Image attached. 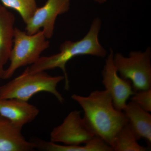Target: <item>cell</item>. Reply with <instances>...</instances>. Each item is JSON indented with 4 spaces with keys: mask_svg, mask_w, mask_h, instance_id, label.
Instances as JSON below:
<instances>
[{
    "mask_svg": "<svg viewBox=\"0 0 151 151\" xmlns=\"http://www.w3.org/2000/svg\"><path fill=\"white\" fill-rule=\"evenodd\" d=\"M71 97L83 109L89 129L112 148L116 134L128 120L123 111L115 108L110 94L105 90H95L86 97L73 94Z\"/></svg>",
    "mask_w": 151,
    "mask_h": 151,
    "instance_id": "cell-1",
    "label": "cell"
},
{
    "mask_svg": "<svg viewBox=\"0 0 151 151\" xmlns=\"http://www.w3.org/2000/svg\"><path fill=\"white\" fill-rule=\"evenodd\" d=\"M101 26V20L99 18H95L88 33L82 39L75 42H64L60 45L58 53L50 56H40L26 70L34 73L60 68L65 78V89L68 90L70 86L66 65L69 60L79 55H91L100 58L107 55V52L100 44L98 38Z\"/></svg>",
    "mask_w": 151,
    "mask_h": 151,
    "instance_id": "cell-2",
    "label": "cell"
},
{
    "mask_svg": "<svg viewBox=\"0 0 151 151\" xmlns=\"http://www.w3.org/2000/svg\"><path fill=\"white\" fill-rule=\"evenodd\" d=\"M64 76H52L45 71L30 73L25 70L16 78L0 86V98H16L28 101L41 92L50 93L61 104L64 99L58 91V85L64 80Z\"/></svg>",
    "mask_w": 151,
    "mask_h": 151,
    "instance_id": "cell-3",
    "label": "cell"
},
{
    "mask_svg": "<svg viewBox=\"0 0 151 151\" xmlns=\"http://www.w3.org/2000/svg\"><path fill=\"white\" fill-rule=\"evenodd\" d=\"M49 45V42L42 30L30 35L15 27L13 44L9 59L10 64L5 69L4 79L11 78L20 68L36 62Z\"/></svg>",
    "mask_w": 151,
    "mask_h": 151,
    "instance_id": "cell-4",
    "label": "cell"
},
{
    "mask_svg": "<svg viewBox=\"0 0 151 151\" xmlns=\"http://www.w3.org/2000/svg\"><path fill=\"white\" fill-rule=\"evenodd\" d=\"M151 50L132 51L129 56L117 53L113 56L114 65L122 78L129 80L135 92L151 88Z\"/></svg>",
    "mask_w": 151,
    "mask_h": 151,
    "instance_id": "cell-5",
    "label": "cell"
},
{
    "mask_svg": "<svg viewBox=\"0 0 151 151\" xmlns=\"http://www.w3.org/2000/svg\"><path fill=\"white\" fill-rule=\"evenodd\" d=\"M95 136L81 117L80 111H74L67 115L62 124L52 130L50 138L54 142L79 145L86 144Z\"/></svg>",
    "mask_w": 151,
    "mask_h": 151,
    "instance_id": "cell-6",
    "label": "cell"
},
{
    "mask_svg": "<svg viewBox=\"0 0 151 151\" xmlns=\"http://www.w3.org/2000/svg\"><path fill=\"white\" fill-rule=\"evenodd\" d=\"M114 51L110 48L102 74V83L112 98L114 107L123 111L130 97L135 93L129 80L122 78L118 74L113 62Z\"/></svg>",
    "mask_w": 151,
    "mask_h": 151,
    "instance_id": "cell-7",
    "label": "cell"
},
{
    "mask_svg": "<svg viewBox=\"0 0 151 151\" xmlns=\"http://www.w3.org/2000/svg\"><path fill=\"white\" fill-rule=\"evenodd\" d=\"M70 0H47L45 4L37 8L32 18L26 24V32L32 35L42 31L47 38H51L58 15L65 13L70 8Z\"/></svg>",
    "mask_w": 151,
    "mask_h": 151,
    "instance_id": "cell-8",
    "label": "cell"
},
{
    "mask_svg": "<svg viewBox=\"0 0 151 151\" xmlns=\"http://www.w3.org/2000/svg\"><path fill=\"white\" fill-rule=\"evenodd\" d=\"M39 113L35 105L16 98H0V114L17 127L22 129L32 122Z\"/></svg>",
    "mask_w": 151,
    "mask_h": 151,
    "instance_id": "cell-9",
    "label": "cell"
},
{
    "mask_svg": "<svg viewBox=\"0 0 151 151\" xmlns=\"http://www.w3.org/2000/svg\"><path fill=\"white\" fill-rule=\"evenodd\" d=\"M22 128L0 114V151H32L35 145L24 137Z\"/></svg>",
    "mask_w": 151,
    "mask_h": 151,
    "instance_id": "cell-10",
    "label": "cell"
},
{
    "mask_svg": "<svg viewBox=\"0 0 151 151\" xmlns=\"http://www.w3.org/2000/svg\"><path fill=\"white\" fill-rule=\"evenodd\" d=\"M15 22L13 14L0 5V79H4V66L12 48Z\"/></svg>",
    "mask_w": 151,
    "mask_h": 151,
    "instance_id": "cell-11",
    "label": "cell"
},
{
    "mask_svg": "<svg viewBox=\"0 0 151 151\" xmlns=\"http://www.w3.org/2000/svg\"><path fill=\"white\" fill-rule=\"evenodd\" d=\"M123 111L137 139L139 141L144 139L148 147H150L151 114L132 101L127 103Z\"/></svg>",
    "mask_w": 151,
    "mask_h": 151,
    "instance_id": "cell-12",
    "label": "cell"
},
{
    "mask_svg": "<svg viewBox=\"0 0 151 151\" xmlns=\"http://www.w3.org/2000/svg\"><path fill=\"white\" fill-rule=\"evenodd\" d=\"M128 123L125 124L116 134L112 149L115 151H147L149 147L141 145Z\"/></svg>",
    "mask_w": 151,
    "mask_h": 151,
    "instance_id": "cell-13",
    "label": "cell"
},
{
    "mask_svg": "<svg viewBox=\"0 0 151 151\" xmlns=\"http://www.w3.org/2000/svg\"><path fill=\"white\" fill-rule=\"evenodd\" d=\"M6 8L12 9L19 13L26 24L37 9L36 0H0Z\"/></svg>",
    "mask_w": 151,
    "mask_h": 151,
    "instance_id": "cell-14",
    "label": "cell"
},
{
    "mask_svg": "<svg viewBox=\"0 0 151 151\" xmlns=\"http://www.w3.org/2000/svg\"><path fill=\"white\" fill-rule=\"evenodd\" d=\"M131 100L143 110L151 112V88L135 92L131 97Z\"/></svg>",
    "mask_w": 151,
    "mask_h": 151,
    "instance_id": "cell-15",
    "label": "cell"
},
{
    "mask_svg": "<svg viewBox=\"0 0 151 151\" xmlns=\"http://www.w3.org/2000/svg\"><path fill=\"white\" fill-rule=\"evenodd\" d=\"M94 1H95L97 2L98 3L101 4V3L105 2L106 1V0H94Z\"/></svg>",
    "mask_w": 151,
    "mask_h": 151,
    "instance_id": "cell-16",
    "label": "cell"
}]
</instances>
